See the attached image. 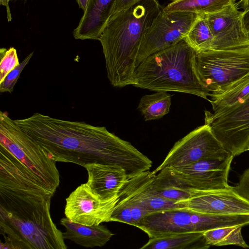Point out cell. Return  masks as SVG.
I'll return each mask as SVG.
<instances>
[{
    "label": "cell",
    "instance_id": "obj_26",
    "mask_svg": "<svg viewBox=\"0 0 249 249\" xmlns=\"http://www.w3.org/2000/svg\"><path fill=\"white\" fill-rule=\"evenodd\" d=\"M33 55V53L29 54L19 65L11 71L4 79L0 83V92H8L11 93L19 75L25 66L28 63Z\"/></svg>",
    "mask_w": 249,
    "mask_h": 249
},
{
    "label": "cell",
    "instance_id": "obj_21",
    "mask_svg": "<svg viewBox=\"0 0 249 249\" xmlns=\"http://www.w3.org/2000/svg\"><path fill=\"white\" fill-rule=\"evenodd\" d=\"M235 3V0H173L163 11L205 15L218 12Z\"/></svg>",
    "mask_w": 249,
    "mask_h": 249
},
{
    "label": "cell",
    "instance_id": "obj_13",
    "mask_svg": "<svg viewBox=\"0 0 249 249\" xmlns=\"http://www.w3.org/2000/svg\"><path fill=\"white\" fill-rule=\"evenodd\" d=\"M118 196L103 201L86 183L77 187L66 199L64 213L72 222L87 225H98L111 221Z\"/></svg>",
    "mask_w": 249,
    "mask_h": 249
},
{
    "label": "cell",
    "instance_id": "obj_24",
    "mask_svg": "<svg viewBox=\"0 0 249 249\" xmlns=\"http://www.w3.org/2000/svg\"><path fill=\"white\" fill-rule=\"evenodd\" d=\"M249 97V76L226 93L209 101L213 113H217L244 102Z\"/></svg>",
    "mask_w": 249,
    "mask_h": 249
},
{
    "label": "cell",
    "instance_id": "obj_14",
    "mask_svg": "<svg viewBox=\"0 0 249 249\" xmlns=\"http://www.w3.org/2000/svg\"><path fill=\"white\" fill-rule=\"evenodd\" d=\"M242 11L236 3L205 17L211 28L213 41L212 50L235 49L249 46V33L245 30Z\"/></svg>",
    "mask_w": 249,
    "mask_h": 249
},
{
    "label": "cell",
    "instance_id": "obj_19",
    "mask_svg": "<svg viewBox=\"0 0 249 249\" xmlns=\"http://www.w3.org/2000/svg\"><path fill=\"white\" fill-rule=\"evenodd\" d=\"M152 187L157 195L168 200L179 202L204 194L207 191H199L184 186L167 168L156 174Z\"/></svg>",
    "mask_w": 249,
    "mask_h": 249
},
{
    "label": "cell",
    "instance_id": "obj_22",
    "mask_svg": "<svg viewBox=\"0 0 249 249\" xmlns=\"http://www.w3.org/2000/svg\"><path fill=\"white\" fill-rule=\"evenodd\" d=\"M171 104V95L166 91L142 96L139 102V111L145 121L160 119L169 112Z\"/></svg>",
    "mask_w": 249,
    "mask_h": 249
},
{
    "label": "cell",
    "instance_id": "obj_17",
    "mask_svg": "<svg viewBox=\"0 0 249 249\" xmlns=\"http://www.w3.org/2000/svg\"><path fill=\"white\" fill-rule=\"evenodd\" d=\"M85 168L88 174L86 184L103 201L117 197L128 180L125 170L117 165L91 164Z\"/></svg>",
    "mask_w": 249,
    "mask_h": 249
},
{
    "label": "cell",
    "instance_id": "obj_33",
    "mask_svg": "<svg viewBox=\"0 0 249 249\" xmlns=\"http://www.w3.org/2000/svg\"><path fill=\"white\" fill-rule=\"evenodd\" d=\"M79 8L82 9L84 12L88 6L89 0H76Z\"/></svg>",
    "mask_w": 249,
    "mask_h": 249
},
{
    "label": "cell",
    "instance_id": "obj_31",
    "mask_svg": "<svg viewBox=\"0 0 249 249\" xmlns=\"http://www.w3.org/2000/svg\"><path fill=\"white\" fill-rule=\"evenodd\" d=\"M9 1L10 0H0V5H2L6 7L7 12V18L8 22L11 21L12 19L11 13L9 5Z\"/></svg>",
    "mask_w": 249,
    "mask_h": 249
},
{
    "label": "cell",
    "instance_id": "obj_16",
    "mask_svg": "<svg viewBox=\"0 0 249 249\" xmlns=\"http://www.w3.org/2000/svg\"><path fill=\"white\" fill-rule=\"evenodd\" d=\"M141 0H89L73 36L80 40H98L110 17Z\"/></svg>",
    "mask_w": 249,
    "mask_h": 249
},
{
    "label": "cell",
    "instance_id": "obj_8",
    "mask_svg": "<svg viewBox=\"0 0 249 249\" xmlns=\"http://www.w3.org/2000/svg\"><path fill=\"white\" fill-rule=\"evenodd\" d=\"M156 174L149 170L128 179L118 194L112 215L127 219L142 208L151 213L179 209L177 202L163 198L155 192L152 184Z\"/></svg>",
    "mask_w": 249,
    "mask_h": 249
},
{
    "label": "cell",
    "instance_id": "obj_10",
    "mask_svg": "<svg viewBox=\"0 0 249 249\" xmlns=\"http://www.w3.org/2000/svg\"><path fill=\"white\" fill-rule=\"evenodd\" d=\"M198 16L192 13H166L162 10L142 37L136 58V67L151 54L183 40Z\"/></svg>",
    "mask_w": 249,
    "mask_h": 249
},
{
    "label": "cell",
    "instance_id": "obj_4",
    "mask_svg": "<svg viewBox=\"0 0 249 249\" xmlns=\"http://www.w3.org/2000/svg\"><path fill=\"white\" fill-rule=\"evenodd\" d=\"M196 52L184 39L153 53L136 68L132 85L157 91L191 94L209 100L196 69Z\"/></svg>",
    "mask_w": 249,
    "mask_h": 249
},
{
    "label": "cell",
    "instance_id": "obj_11",
    "mask_svg": "<svg viewBox=\"0 0 249 249\" xmlns=\"http://www.w3.org/2000/svg\"><path fill=\"white\" fill-rule=\"evenodd\" d=\"M227 152L207 124L199 126L176 142L163 161L153 172L174 167L207 159L223 158Z\"/></svg>",
    "mask_w": 249,
    "mask_h": 249
},
{
    "label": "cell",
    "instance_id": "obj_29",
    "mask_svg": "<svg viewBox=\"0 0 249 249\" xmlns=\"http://www.w3.org/2000/svg\"><path fill=\"white\" fill-rule=\"evenodd\" d=\"M233 188L238 194L249 201V168L244 172L238 184Z\"/></svg>",
    "mask_w": 249,
    "mask_h": 249
},
{
    "label": "cell",
    "instance_id": "obj_2",
    "mask_svg": "<svg viewBox=\"0 0 249 249\" xmlns=\"http://www.w3.org/2000/svg\"><path fill=\"white\" fill-rule=\"evenodd\" d=\"M16 124L55 162H71L85 167L91 164L117 165L128 179L149 171L152 161L130 142L104 126L57 119L35 113Z\"/></svg>",
    "mask_w": 249,
    "mask_h": 249
},
{
    "label": "cell",
    "instance_id": "obj_28",
    "mask_svg": "<svg viewBox=\"0 0 249 249\" xmlns=\"http://www.w3.org/2000/svg\"><path fill=\"white\" fill-rule=\"evenodd\" d=\"M242 227L236 226L234 229L218 244V246L236 245L244 248H249V246L246 243L242 235Z\"/></svg>",
    "mask_w": 249,
    "mask_h": 249
},
{
    "label": "cell",
    "instance_id": "obj_5",
    "mask_svg": "<svg viewBox=\"0 0 249 249\" xmlns=\"http://www.w3.org/2000/svg\"><path fill=\"white\" fill-rule=\"evenodd\" d=\"M195 64L202 85L215 98L249 76V46L196 53Z\"/></svg>",
    "mask_w": 249,
    "mask_h": 249
},
{
    "label": "cell",
    "instance_id": "obj_20",
    "mask_svg": "<svg viewBox=\"0 0 249 249\" xmlns=\"http://www.w3.org/2000/svg\"><path fill=\"white\" fill-rule=\"evenodd\" d=\"M203 232H183L149 238L148 242L140 249H208L210 246L206 243Z\"/></svg>",
    "mask_w": 249,
    "mask_h": 249
},
{
    "label": "cell",
    "instance_id": "obj_9",
    "mask_svg": "<svg viewBox=\"0 0 249 249\" xmlns=\"http://www.w3.org/2000/svg\"><path fill=\"white\" fill-rule=\"evenodd\" d=\"M205 124L225 149L236 156L245 152L249 141V97L217 113L205 111Z\"/></svg>",
    "mask_w": 249,
    "mask_h": 249
},
{
    "label": "cell",
    "instance_id": "obj_25",
    "mask_svg": "<svg viewBox=\"0 0 249 249\" xmlns=\"http://www.w3.org/2000/svg\"><path fill=\"white\" fill-rule=\"evenodd\" d=\"M0 83H1L8 74L19 65L17 50L14 47L8 50H0Z\"/></svg>",
    "mask_w": 249,
    "mask_h": 249
},
{
    "label": "cell",
    "instance_id": "obj_34",
    "mask_svg": "<svg viewBox=\"0 0 249 249\" xmlns=\"http://www.w3.org/2000/svg\"><path fill=\"white\" fill-rule=\"evenodd\" d=\"M249 151V141L248 144L245 149V151Z\"/></svg>",
    "mask_w": 249,
    "mask_h": 249
},
{
    "label": "cell",
    "instance_id": "obj_35",
    "mask_svg": "<svg viewBox=\"0 0 249 249\" xmlns=\"http://www.w3.org/2000/svg\"><path fill=\"white\" fill-rule=\"evenodd\" d=\"M11 0H10V1H11Z\"/></svg>",
    "mask_w": 249,
    "mask_h": 249
},
{
    "label": "cell",
    "instance_id": "obj_32",
    "mask_svg": "<svg viewBox=\"0 0 249 249\" xmlns=\"http://www.w3.org/2000/svg\"><path fill=\"white\" fill-rule=\"evenodd\" d=\"M236 4L239 9H242L244 11L249 8V0H240Z\"/></svg>",
    "mask_w": 249,
    "mask_h": 249
},
{
    "label": "cell",
    "instance_id": "obj_7",
    "mask_svg": "<svg viewBox=\"0 0 249 249\" xmlns=\"http://www.w3.org/2000/svg\"><path fill=\"white\" fill-rule=\"evenodd\" d=\"M0 145L55 193L60 183L56 162L50 159L41 147L22 130L7 112H0Z\"/></svg>",
    "mask_w": 249,
    "mask_h": 249
},
{
    "label": "cell",
    "instance_id": "obj_1",
    "mask_svg": "<svg viewBox=\"0 0 249 249\" xmlns=\"http://www.w3.org/2000/svg\"><path fill=\"white\" fill-rule=\"evenodd\" d=\"M0 146V249H67L51 216L54 193Z\"/></svg>",
    "mask_w": 249,
    "mask_h": 249
},
{
    "label": "cell",
    "instance_id": "obj_15",
    "mask_svg": "<svg viewBox=\"0 0 249 249\" xmlns=\"http://www.w3.org/2000/svg\"><path fill=\"white\" fill-rule=\"evenodd\" d=\"M179 209L214 215L249 214V201L233 187L208 191L204 194L177 202Z\"/></svg>",
    "mask_w": 249,
    "mask_h": 249
},
{
    "label": "cell",
    "instance_id": "obj_18",
    "mask_svg": "<svg viewBox=\"0 0 249 249\" xmlns=\"http://www.w3.org/2000/svg\"><path fill=\"white\" fill-rule=\"evenodd\" d=\"M60 223L65 228V231L62 232L64 239L70 240L86 248L104 246L114 235L101 224L84 225L72 222L67 217L61 218Z\"/></svg>",
    "mask_w": 249,
    "mask_h": 249
},
{
    "label": "cell",
    "instance_id": "obj_6",
    "mask_svg": "<svg viewBox=\"0 0 249 249\" xmlns=\"http://www.w3.org/2000/svg\"><path fill=\"white\" fill-rule=\"evenodd\" d=\"M249 225V214L214 215L178 209L153 213L145 216L135 227L149 238L178 233L204 232L209 230Z\"/></svg>",
    "mask_w": 249,
    "mask_h": 249
},
{
    "label": "cell",
    "instance_id": "obj_30",
    "mask_svg": "<svg viewBox=\"0 0 249 249\" xmlns=\"http://www.w3.org/2000/svg\"><path fill=\"white\" fill-rule=\"evenodd\" d=\"M242 19L245 30L249 33V8L242 11Z\"/></svg>",
    "mask_w": 249,
    "mask_h": 249
},
{
    "label": "cell",
    "instance_id": "obj_12",
    "mask_svg": "<svg viewBox=\"0 0 249 249\" xmlns=\"http://www.w3.org/2000/svg\"><path fill=\"white\" fill-rule=\"evenodd\" d=\"M234 156L207 159L178 167L167 168L186 187L199 191L231 188L228 175Z\"/></svg>",
    "mask_w": 249,
    "mask_h": 249
},
{
    "label": "cell",
    "instance_id": "obj_3",
    "mask_svg": "<svg viewBox=\"0 0 249 249\" xmlns=\"http://www.w3.org/2000/svg\"><path fill=\"white\" fill-rule=\"evenodd\" d=\"M162 9L158 0H141L109 18L99 40L113 87L132 85L142 37Z\"/></svg>",
    "mask_w": 249,
    "mask_h": 249
},
{
    "label": "cell",
    "instance_id": "obj_27",
    "mask_svg": "<svg viewBox=\"0 0 249 249\" xmlns=\"http://www.w3.org/2000/svg\"><path fill=\"white\" fill-rule=\"evenodd\" d=\"M236 226L214 228L203 232L206 243L211 246H218L225 237L232 231Z\"/></svg>",
    "mask_w": 249,
    "mask_h": 249
},
{
    "label": "cell",
    "instance_id": "obj_23",
    "mask_svg": "<svg viewBox=\"0 0 249 249\" xmlns=\"http://www.w3.org/2000/svg\"><path fill=\"white\" fill-rule=\"evenodd\" d=\"M196 53L212 50L213 35L204 15H199L183 39Z\"/></svg>",
    "mask_w": 249,
    "mask_h": 249
}]
</instances>
